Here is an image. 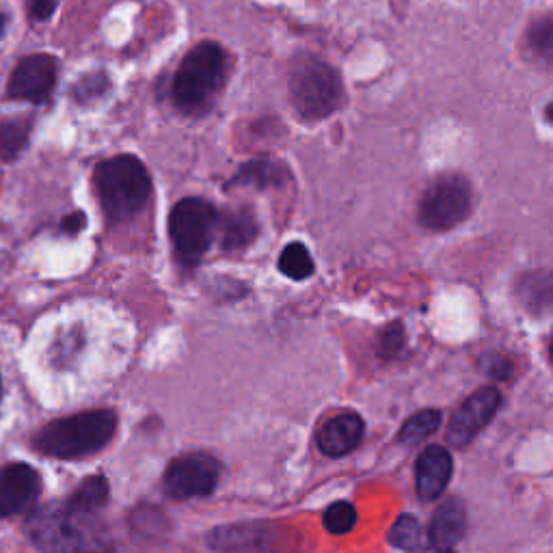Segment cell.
Instances as JSON below:
<instances>
[{
	"instance_id": "1",
	"label": "cell",
	"mask_w": 553,
	"mask_h": 553,
	"mask_svg": "<svg viewBox=\"0 0 553 553\" xmlns=\"http://www.w3.org/2000/svg\"><path fill=\"white\" fill-rule=\"evenodd\" d=\"M227 52L217 42H201L188 50L171 83L175 109L188 117L206 115L225 87Z\"/></svg>"
},
{
	"instance_id": "2",
	"label": "cell",
	"mask_w": 553,
	"mask_h": 553,
	"mask_svg": "<svg viewBox=\"0 0 553 553\" xmlns=\"http://www.w3.org/2000/svg\"><path fill=\"white\" fill-rule=\"evenodd\" d=\"M102 212L111 223L139 214L152 197V178L137 156L119 154L102 160L93 173Z\"/></svg>"
},
{
	"instance_id": "3",
	"label": "cell",
	"mask_w": 553,
	"mask_h": 553,
	"mask_svg": "<svg viewBox=\"0 0 553 553\" xmlns=\"http://www.w3.org/2000/svg\"><path fill=\"white\" fill-rule=\"evenodd\" d=\"M288 98L301 119H325L344 106L346 93L342 76L327 61L301 52L290 61Z\"/></svg>"
},
{
	"instance_id": "4",
	"label": "cell",
	"mask_w": 553,
	"mask_h": 553,
	"mask_svg": "<svg viewBox=\"0 0 553 553\" xmlns=\"http://www.w3.org/2000/svg\"><path fill=\"white\" fill-rule=\"evenodd\" d=\"M117 428V415L109 409L87 411L50 422L33 439L37 452L61 461H76L102 450Z\"/></svg>"
},
{
	"instance_id": "5",
	"label": "cell",
	"mask_w": 553,
	"mask_h": 553,
	"mask_svg": "<svg viewBox=\"0 0 553 553\" xmlns=\"http://www.w3.org/2000/svg\"><path fill=\"white\" fill-rule=\"evenodd\" d=\"M219 214L210 201L186 197L173 206L169 214V234L175 255L184 266H195L210 249Z\"/></svg>"
},
{
	"instance_id": "6",
	"label": "cell",
	"mask_w": 553,
	"mask_h": 553,
	"mask_svg": "<svg viewBox=\"0 0 553 553\" xmlns=\"http://www.w3.org/2000/svg\"><path fill=\"white\" fill-rule=\"evenodd\" d=\"M474 206L471 186L461 173H443L426 186L417 217L430 232H445L461 225Z\"/></svg>"
},
{
	"instance_id": "7",
	"label": "cell",
	"mask_w": 553,
	"mask_h": 553,
	"mask_svg": "<svg viewBox=\"0 0 553 553\" xmlns=\"http://www.w3.org/2000/svg\"><path fill=\"white\" fill-rule=\"evenodd\" d=\"M221 478V463L206 452L178 456L169 463L163 487L171 499L206 497L217 489Z\"/></svg>"
},
{
	"instance_id": "8",
	"label": "cell",
	"mask_w": 553,
	"mask_h": 553,
	"mask_svg": "<svg viewBox=\"0 0 553 553\" xmlns=\"http://www.w3.org/2000/svg\"><path fill=\"white\" fill-rule=\"evenodd\" d=\"M29 536L33 545L44 553H70L83 541L78 517L67 502H52L39 508L29 521Z\"/></svg>"
},
{
	"instance_id": "9",
	"label": "cell",
	"mask_w": 553,
	"mask_h": 553,
	"mask_svg": "<svg viewBox=\"0 0 553 553\" xmlns=\"http://www.w3.org/2000/svg\"><path fill=\"white\" fill-rule=\"evenodd\" d=\"M206 541L219 553H279L286 534L271 523H238L214 528Z\"/></svg>"
},
{
	"instance_id": "10",
	"label": "cell",
	"mask_w": 553,
	"mask_h": 553,
	"mask_svg": "<svg viewBox=\"0 0 553 553\" xmlns=\"http://www.w3.org/2000/svg\"><path fill=\"white\" fill-rule=\"evenodd\" d=\"M59 80V61L50 55H29L13 67L7 93L13 100L46 104Z\"/></svg>"
},
{
	"instance_id": "11",
	"label": "cell",
	"mask_w": 553,
	"mask_h": 553,
	"mask_svg": "<svg viewBox=\"0 0 553 553\" xmlns=\"http://www.w3.org/2000/svg\"><path fill=\"white\" fill-rule=\"evenodd\" d=\"M42 493V476L31 465L13 463L0 469V519L31 510Z\"/></svg>"
},
{
	"instance_id": "12",
	"label": "cell",
	"mask_w": 553,
	"mask_h": 553,
	"mask_svg": "<svg viewBox=\"0 0 553 553\" xmlns=\"http://www.w3.org/2000/svg\"><path fill=\"white\" fill-rule=\"evenodd\" d=\"M499 402H502V396H499V391L493 387H484L478 389L476 394H471L463 402V407L452 417V422L448 426V441L456 445V448L467 445L493 420L499 409Z\"/></svg>"
},
{
	"instance_id": "13",
	"label": "cell",
	"mask_w": 553,
	"mask_h": 553,
	"mask_svg": "<svg viewBox=\"0 0 553 553\" xmlns=\"http://www.w3.org/2000/svg\"><path fill=\"white\" fill-rule=\"evenodd\" d=\"M452 456L441 445H430L415 463V487L422 502H435L448 489L452 478Z\"/></svg>"
},
{
	"instance_id": "14",
	"label": "cell",
	"mask_w": 553,
	"mask_h": 553,
	"mask_svg": "<svg viewBox=\"0 0 553 553\" xmlns=\"http://www.w3.org/2000/svg\"><path fill=\"white\" fill-rule=\"evenodd\" d=\"M363 437V420L357 413H337L320 426L318 448L327 456H344L353 452Z\"/></svg>"
},
{
	"instance_id": "15",
	"label": "cell",
	"mask_w": 553,
	"mask_h": 553,
	"mask_svg": "<svg viewBox=\"0 0 553 553\" xmlns=\"http://www.w3.org/2000/svg\"><path fill=\"white\" fill-rule=\"evenodd\" d=\"M428 541L439 551H452V547L461 541L467 532V512L463 502L448 499L435 512L428 525Z\"/></svg>"
},
{
	"instance_id": "16",
	"label": "cell",
	"mask_w": 553,
	"mask_h": 553,
	"mask_svg": "<svg viewBox=\"0 0 553 553\" xmlns=\"http://www.w3.org/2000/svg\"><path fill=\"white\" fill-rule=\"evenodd\" d=\"M288 178V169L277 160L271 158H255L249 163L240 165V169L234 173V178L227 182V188L232 186H245V188H258V191H266V188L281 186Z\"/></svg>"
},
{
	"instance_id": "17",
	"label": "cell",
	"mask_w": 553,
	"mask_h": 553,
	"mask_svg": "<svg viewBox=\"0 0 553 553\" xmlns=\"http://www.w3.org/2000/svg\"><path fill=\"white\" fill-rule=\"evenodd\" d=\"M521 48L528 61L553 67V13H545L528 24Z\"/></svg>"
},
{
	"instance_id": "18",
	"label": "cell",
	"mask_w": 553,
	"mask_h": 553,
	"mask_svg": "<svg viewBox=\"0 0 553 553\" xmlns=\"http://www.w3.org/2000/svg\"><path fill=\"white\" fill-rule=\"evenodd\" d=\"M31 132H33L31 115L0 119V160H3V163H13V160H18L31 143Z\"/></svg>"
},
{
	"instance_id": "19",
	"label": "cell",
	"mask_w": 553,
	"mask_h": 553,
	"mask_svg": "<svg viewBox=\"0 0 553 553\" xmlns=\"http://www.w3.org/2000/svg\"><path fill=\"white\" fill-rule=\"evenodd\" d=\"M111 495V484L106 480V476L98 474L83 480L78 484V489L72 493L70 499H65L67 506L74 512V515L80 519L85 515H91V512H98L102 506H106Z\"/></svg>"
},
{
	"instance_id": "20",
	"label": "cell",
	"mask_w": 553,
	"mask_h": 553,
	"mask_svg": "<svg viewBox=\"0 0 553 553\" xmlns=\"http://www.w3.org/2000/svg\"><path fill=\"white\" fill-rule=\"evenodd\" d=\"M258 236V219L253 210L240 208L229 212L223 221V249H245Z\"/></svg>"
},
{
	"instance_id": "21",
	"label": "cell",
	"mask_w": 553,
	"mask_h": 553,
	"mask_svg": "<svg viewBox=\"0 0 553 553\" xmlns=\"http://www.w3.org/2000/svg\"><path fill=\"white\" fill-rule=\"evenodd\" d=\"M389 543L396 545L398 549L413 551V553L426 551L430 547L428 532L424 530V525L417 521L413 515H402L394 523V528L389 530Z\"/></svg>"
},
{
	"instance_id": "22",
	"label": "cell",
	"mask_w": 553,
	"mask_h": 553,
	"mask_svg": "<svg viewBox=\"0 0 553 553\" xmlns=\"http://www.w3.org/2000/svg\"><path fill=\"white\" fill-rule=\"evenodd\" d=\"M111 87H113V83H111L109 72L93 70L76 80L70 89V98L80 106H89V104L100 102L102 98L109 96Z\"/></svg>"
},
{
	"instance_id": "23",
	"label": "cell",
	"mask_w": 553,
	"mask_h": 553,
	"mask_svg": "<svg viewBox=\"0 0 553 553\" xmlns=\"http://www.w3.org/2000/svg\"><path fill=\"white\" fill-rule=\"evenodd\" d=\"M443 415L437 409H426L411 415L407 422L402 424L400 433H398V441L402 443H420L424 439H428L433 433H437L441 426Z\"/></svg>"
},
{
	"instance_id": "24",
	"label": "cell",
	"mask_w": 553,
	"mask_h": 553,
	"mask_svg": "<svg viewBox=\"0 0 553 553\" xmlns=\"http://www.w3.org/2000/svg\"><path fill=\"white\" fill-rule=\"evenodd\" d=\"M279 271L294 281L307 279L314 273V260L303 242H290V245L281 251Z\"/></svg>"
},
{
	"instance_id": "25",
	"label": "cell",
	"mask_w": 553,
	"mask_h": 553,
	"mask_svg": "<svg viewBox=\"0 0 553 553\" xmlns=\"http://www.w3.org/2000/svg\"><path fill=\"white\" fill-rule=\"evenodd\" d=\"M322 523L331 534H348L357 523V510L350 502H335L325 510Z\"/></svg>"
},
{
	"instance_id": "26",
	"label": "cell",
	"mask_w": 553,
	"mask_h": 553,
	"mask_svg": "<svg viewBox=\"0 0 553 553\" xmlns=\"http://www.w3.org/2000/svg\"><path fill=\"white\" fill-rule=\"evenodd\" d=\"M404 348V329L400 322L389 325L379 337V353L383 357H398Z\"/></svg>"
},
{
	"instance_id": "27",
	"label": "cell",
	"mask_w": 553,
	"mask_h": 553,
	"mask_svg": "<svg viewBox=\"0 0 553 553\" xmlns=\"http://www.w3.org/2000/svg\"><path fill=\"white\" fill-rule=\"evenodd\" d=\"M480 366L489 376H493V379H499V381L508 379V376L512 374V363L504 355H487L482 359Z\"/></svg>"
},
{
	"instance_id": "28",
	"label": "cell",
	"mask_w": 553,
	"mask_h": 553,
	"mask_svg": "<svg viewBox=\"0 0 553 553\" xmlns=\"http://www.w3.org/2000/svg\"><path fill=\"white\" fill-rule=\"evenodd\" d=\"M59 0H31V16L37 22H46L57 11Z\"/></svg>"
},
{
	"instance_id": "29",
	"label": "cell",
	"mask_w": 553,
	"mask_h": 553,
	"mask_svg": "<svg viewBox=\"0 0 553 553\" xmlns=\"http://www.w3.org/2000/svg\"><path fill=\"white\" fill-rule=\"evenodd\" d=\"M74 553H115L113 547L109 543L100 541V538H89V541H80L78 547L74 549Z\"/></svg>"
},
{
	"instance_id": "30",
	"label": "cell",
	"mask_w": 553,
	"mask_h": 553,
	"mask_svg": "<svg viewBox=\"0 0 553 553\" xmlns=\"http://www.w3.org/2000/svg\"><path fill=\"white\" fill-rule=\"evenodd\" d=\"M85 225H87V217L83 212L67 214V217L61 221V229L65 234H78L80 229H85Z\"/></svg>"
},
{
	"instance_id": "31",
	"label": "cell",
	"mask_w": 553,
	"mask_h": 553,
	"mask_svg": "<svg viewBox=\"0 0 553 553\" xmlns=\"http://www.w3.org/2000/svg\"><path fill=\"white\" fill-rule=\"evenodd\" d=\"M543 115H545V119H547V124H551V126H553V102H549V104L545 106Z\"/></svg>"
},
{
	"instance_id": "32",
	"label": "cell",
	"mask_w": 553,
	"mask_h": 553,
	"mask_svg": "<svg viewBox=\"0 0 553 553\" xmlns=\"http://www.w3.org/2000/svg\"><path fill=\"white\" fill-rule=\"evenodd\" d=\"M5 31H7V16L5 13H0V39L5 37Z\"/></svg>"
},
{
	"instance_id": "33",
	"label": "cell",
	"mask_w": 553,
	"mask_h": 553,
	"mask_svg": "<svg viewBox=\"0 0 553 553\" xmlns=\"http://www.w3.org/2000/svg\"><path fill=\"white\" fill-rule=\"evenodd\" d=\"M0 398H3V381H0Z\"/></svg>"
},
{
	"instance_id": "34",
	"label": "cell",
	"mask_w": 553,
	"mask_h": 553,
	"mask_svg": "<svg viewBox=\"0 0 553 553\" xmlns=\"http://www.w3.org/2000/svg\"><path fill=\"white\" fill-rule=\"evenodd\" d=\"M551 361H553V344H551Z\"/></svg>"
},
{
	"instance_id": "35",
	"label": "cell",
	"mask_w": 553,
	"mask_h": 553,
	"mask_svg": "<svg viewBox=\"0 0 553 553\" xmlns=\"http://www.w3.org/2000/svg\"><path fill=\"white\" fill-rule=\"evenodd\" d=\"M441 553H452V551H441Z\"/></svg>"
}]
</instances>
